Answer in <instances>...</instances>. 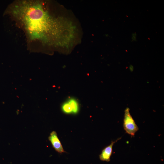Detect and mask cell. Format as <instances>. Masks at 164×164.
<instances>
[{"label":"cell","mask_w":164,"mask_h":164,"mask_svg":"<svg viewBox=\"0 0 164 164\" xmlns=\"http://www.w3.org/2000/svg\"><path fill=\"white\" fill-rule=\"evenodd\" d=\"M61 109L64 113L77 114L79 110V105L77 101L73 98L68 99L61 105Z\"/></svg>","instance_id":"3957f363"},{"label":"cell","mask_w":164,"mask_h":164,"mask_svg":"<svg viewBox=\"0 0 164 164\" xmlns=\"http://www.w3.org/2000/svg\"><path fill=\"white\" fill-rule=\"evenodd\" d=\"M121 138L114 141H112L110 145L104 148L99 155L100 159L102 161L108 162L110 160V157L112 152L113 147L114 144L119 140Z\"/></svg>","instance_id":"5b68a950"},{"label":"cell","mask_w":164,"mask_h":164,"mask_svg":"<svg viewBox=\"0 0 164 164\" xmlns=\"http://www.w3.org/2000/svg\"><path fill=\"white\" fill-rule=\"evenodd\" d=\"M48 139L53 148L56 152L60 153L66 152L55 131H53L51 132L48 137Z\"/></svg>","instance_id":"277c9868"},{"label":"cell","mask_w":164,"mask_h":164,"mask_svg":"<svg viewBox=\"0 0 164 164\" xmlns=\"http://www.w3.org/2000/svg\"><path fill=\"white\" fill-rule=\"evenodd\" d=\"M123 127L126 133L134 136L138 130V128L130 114L129 108L125 110Z\"/></svg>","instance_id":"7a4b0ae2"},{"label":"cell","mask_w":164,"mask_h":164,"mask_svg":"<svg viewBox=\"0 0 164 164\" xmlns=\"http://www.w3.org/2000/svg\"><path fill=\"white\" fill-rule=\"evenodd\" d=\"M43 2L20 0L8 7L4 15H9L25 33L28 44L55 46L64 45V22L51 15Z\"/></svg>","instance_id":"6da1fadb"},{"label":"cell","mask_w":164,"mask_h":164,"mask_svg":"<svg viewBox=\"0 0 164 164\" xmlns=\"http://www.w3.org/2000/svg\"><path fill=\"white\" fill-rule=\"evenodd\" d=\"M136 33H133L132 34V41H136Z\"/></svg>","instance_id":"8992f818"}]
</instances>
